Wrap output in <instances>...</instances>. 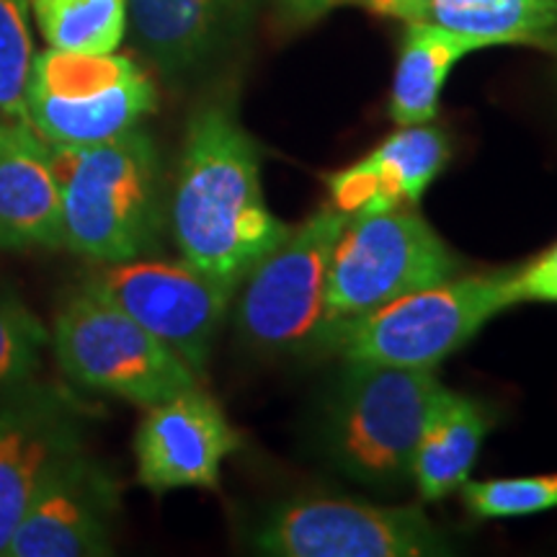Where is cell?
I'll list each match as a JSON object with an SVG mask.
<instances>
[{
    "label": "cell",
    "mask_w": 557,
    "mask_h": 557,
    "mask_svg": "<svg viewBox=\"0 0 557 557\" xmlns=\"http://www.w3.org/2000/svg\"><path fill=\"white\" fill-rule=\"evenodd\" d=\"M120 485L86 449L67 457L34 496L5 557L111 555Z\"/></svg>",
    "instance_id": "cell-12"
},
{
    "label": "cell",
    "mask_w": 557,
    "mask_h": 557,
    "mask_svg": "<svg viewBox=\"0 0 557 557\" xmlns=\"http://www.w3.org/2000/svg\"><path fill=\"white\" fill-rule=\"evenodd\" d=\"M267 205L261 150L240 124L233 96L191 111L171 197V233L181 261L238 292L267 250L289 233Z\"/></svg>",
    "instance_id": "cell-1"
},
{
    "label": "cell",
    "mask_w": 557,
    "mask_h": 557,
    "mask_svg": "<svg viewBox=\"0 0 557 557\" xmlns=\"http://www.w3.org/2000/svg\"><path fill=\"white\" fill-rule=\"evenodd\" d=\"M50 346V331L18 297L0 289V393L34 380Z\"/></svg>",
    "instance_id": "cell-21"
},
{
    "label": "cell",
    "mask_w": 557,
    "mask_h": 557,
    "mask_svg": "<svg viewBox=\"0 0 557 557\" xmlns=\"http://www.w3.org/2000/svg\"><path fill=\"white\" fill-rule=\"evenodd\" d=\"M513 299L519 302L557 305V243L534 256L532 261L513 267Z\"/></svg>",
    "instance_id": "cell-24"
},
{
    "label": "cell",
    "mask_w": 557,
    "mask_h": 557,
    "mask_svg": "<svg viewBox=\"0 0 557 557\" xmlns=\"http://www.w3.org/2000/svg\"><path fill=\"white\" fill-rule=\"evenodd\" d=\"M380 18L431 24L483 41L557 50V0H344Z\"/></svg>",
    "instance_id": "cell-17"
},
{
    "label": "cell",
    "mask_w": 557,
    "mask_h": 557,
    "mask_svg": "<svg viewBox=\"0 0 557 557\" xmlns=\"http://www.w3.org/2000/svg\"><path fill=\"white\" fill-rule=\"evenodd\" d=\"M511 274L513 269L457 274L447 282L406 292L338 325L331 354L344 361L436 369L498 312L517 305Z\"/></svg>",
    "instance_id": "cell-4"
},
{
    "label": "cell",
    "mask_w": 557,
    "mask_h": 557,
    "mask_svg": "<svg viewBox=\"0 0 557 557\" xmlns=\"http://www.w3.org/2000/svg\"><path fill=\"white\" fill-rule=\"evenodd\" d=\"M478 50L487 47L465 34L431 24H406L389 90V120L398 127L434 122L451 67Z\"/></svg>",
    "instance_id": "cell-19"
},
{
    "label": "cell",
    "mask_w": 557,
    "mask_h": 557,
    "mask_svg": "<svg viewBox=\"0 0 557 557\" xmlns=\"http://www.w3.org/2000/svg\"><path fill=\"white\" fill-rule=\"evenodd\" d=\"M459 269L455 250L413 209L354 214L331 253L329 315L338 331L406 292L447 282Z\"/></svg>",
    "instance_id": "cell-7"
},
{
    "label": "cell",
    "mask_w": 557,
    "mask_h": 557,
    "mask_svg": "<svg viewBox=\"0 0 557 557\" xmlns=\"http://www.w3.org/2000/svg\"><path fill=\"white\" fill-rule=\"evenodd\" d=\"M52 50L107 54L127 37V0H29Z\"/></svg>",
    "instance_id": "cell-20"
},
{
    "label": "cell",
    "mask_w": 557,
    "mask_h": 557,
    "mask_svg": "<svg viewBox=\"0 0 557 557\" xmlns=\"http://www.w3.org/2000/svg\"><path fill=\"white\" fill-rule=\"evenodd\" d=\"M348 214L331 205L267 250L240 282L238 323L250 346L274 354H320L333 344L329 315V267Z\"/></svg>",
    "instance_id": "cell-5"
},
{
    "label": "cell",
    "mask_w": 557,
    "mask_h": 557,
    "mask_svg": "<svg viewBox=\"0 0 557 557\" xmlns=\"http://www.w3.org/2000/svg\"><path fill=\"white\" fill-rule=\"evenodd\" d=\"M253 549L274 557H431L455 553L416 506L346 496H295L256 524Z\"/></svg>",
    "instance_id": "cell-9"
},
{
    "label": "cell",
    "mask_w": 557,
    "mask_h": 557,
    "mask_svg": "<svg viewBox=\"0 0 557 557\" xmlns=\"http://www.w3.org/2000/svg\"><path fill=\"white\" fill-rule=\"evenodd\" d=\"M465 506L478 519H517L557 508L555 475L468 480L462 487Z\"/></svg>",
    "instance_id": "cell-22"
},
{
    "label": "cell",
    "mask_w": 557,
    "mask_h": 557,
    "mask_svg": "<svg viewBox=\"0 0 557 557\" xmlns=\"http://www.w3.org/2000/svg\"><path fill=\"white\" fill-rule=\"evenodd\" d=\"M50 346L75 385L143 408L199 387V374L176 351L88 284L60 305Z\"/></svg>",
    "instance_id": "cell-6"
},
{
    "label": "cell",
    "mask_w": 557,
    "mask_h": 557,
    "mask_svg": "<svg viewBox=\"0 0 557 557\" xmlns=\"http://www.w3.org/2000/svg\"><path fill=\"white\" fill-rule=\"evenodd\" d=\"M52 148L26 120H0V248H60Z\"/></svg>",
    "instance_id": "cell-16"
},
{
    "label": "cell",
    "mask_w": 557,
    "mask_h": 557,
    "mask_svg": "<svg viewBox=\"0 0 557 557\" xmlns=\"http://www.w3.org/2000/svg\"><path fill=\"white\" fill-rule=\"evenodd\" d=\"M261 0H127V32L160 73L199 70L238 41Z\"/></svg>",
    "instance_id": "cell-14"
},
{
    "label": "cell",
    "mask_w": 557,
    "mask_h": 557,
    "mask_svg": "<svg viewBox=\"0 0 557 557\" xmlns=\"http://www.w3.org/2000/svg\"><path fill=\"white\" fill-rule=\"evenodd\" d=\"M29 13V0H0V120H26L34 62Z\"/></svg>",
    "instance_id": "cell-23"
},
{
    "label": "cell",
    "mask_w": 557,
    "mask_h": 557,
    "mask_svg": "<svg viewBox=\"0 0 557 557\" xmlns=\"http://www.w3.org/2000/svg\"><path fill=\"white\" fill-rule=\"evenodd\" d=\"M449 156V137L431 122L398 127L357 163L333 173L331 207L354 218L418 205Z\"/></svg>",
    "instance_id": "cell-15"
},
{
    "label": "cell",
    "mask_w": 557,
    "mask_h": 557,
    "mask_svg": "<svg viewBox=\"0 0 557 557\" xmlns=\"http://www.w3.org/2000/svg\"><path fill=\"white\" fill-rule=\"evenodd\" d=\"M496 416L478 398L442 387L418 442L410 483L423 500H442L470 480Z\"/></svg>",
    "instance_id": "cell-18"
},
{
    "label": "cell",
    "mask_w": 557,
    "mask_h": 557,
    "mask_svg": "<svg viewBox=\"0 0 557 557\" xmlns=\"http://www.w3.org/2000/svg\"><path fill=\"white\" fill-rule=\"evenodd\" d=\"M158 109L156 83L127 54L45 50L26 83V120L52 145H96Z\"/></svg>",
    "instance_id": "cell-8"
},
{
    "label": "cell",
    "mask_w": 557,
    "mask_h": 557,
    "mask_svg": "<svg viewBox=\"0 0 557 557\" xmlns=\"http://www.w3.org/2000/svg\"><path fill=\"white\" fill-rule=\"evenodd\" d=\"M62 246L94 263L148 256L163 225L160 152L132 127L96 145H52Z\"/></svg>",
    "instance_id": "cell-2"
},
{
    "label": "cell",
    "mask_w": 557,
    "mask_h": 557,
    "mask_svg": "<svg viewBox=\"0 0 557 557\" xmlns=\"http://www.w3.org/2000/svg\"><path fill=\"white\" fill-rule=\"evenodd\" d=\"M83 284L109 297L197 374L205 372L214 338L235 299V289L186 261H150L145 256L99 263Z\"/></svg>",
    "instance_id": "cell-10"
},
{
    "label": "cell",
    "mask_w": 557,
    "mask_h": 557,
    "mask_svg": "<svg viewBox=\"0 0 557 557\" xmlns=\"http://www.w3.org/2000/svg\"><path fill=\"white\" fill-rule=\"evenodd\" d=\"M240 449V434L201 387L145 410L135 434L139 485L152 493L218 487L222 462Z\"/></svg>",
    "instance_id": "cell-13"
},
{
    "label": "cell",
    "mask_w": 557,
    "mask_h": 557,
    "mask_svg": "<svg viewBox=\"0 0 557 557\" xmlns=\"http://www.w3.org/2000/svg\"><path fill=\"white\" fill-rule=\"evenodd\" d=\"M83 449V416L58 387L0 393V557L47 478Z\"/></svg>",
    "instance_id": "cell-11"
},
{
    "label": "cell",
    "mask_w": 557,
    "mask_h": 557,
    "mask_svg": "<svg viewBox=\"0 0 557 557\" xmlns=\"http://www.w3.org/2000/svg\"><path fill=\"white\" fill-rule=\"evenodd\" d=\"M442 387L436 369L346 361L323 423L331 462L382 491L410 483L418 442Z\"/></svg>",
    "instance_id": "cell-3"
},
{
    "label": "cell",
    "mask_w": 557,
    "mask_h": 557,
    "mask_svg": "<svg viewBox=\"0 0 557 557\" xmlns=\"http://www.w3.org/2000/svg\"><path fill=\"white\" fill-rule=\"evenodd\" d=\"M341 3L344 0H278V13L292 29H302V26L315 24Z\"/></svg>",
    "instance_id": "cell-25"
}]
</instances>
